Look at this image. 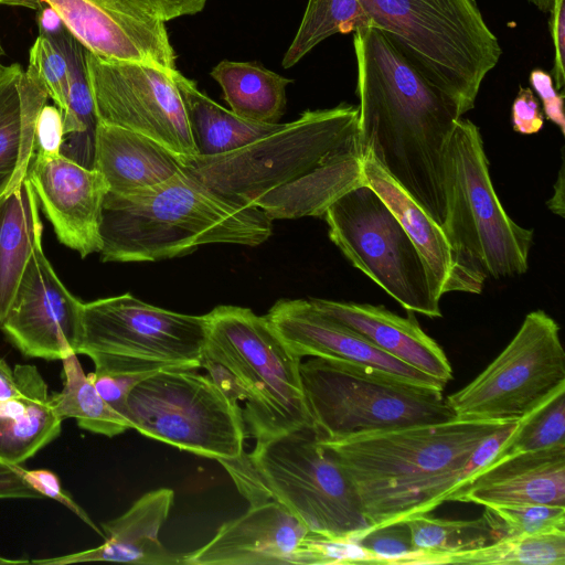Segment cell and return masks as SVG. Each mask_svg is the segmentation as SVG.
Instances as JSON below:
<instances>
[{
	"mask_svg": "<svg viewBox=\"0 0 565 565\" xmlns=\"http://www.w3.org/2000/svg\"><path fill=\"white\" fill-rule=\"evenodd\" d=\"M358 119V105L348 103L306 110L245 147L181 163L222 198L258 207L271 220L323 216L337 199L364 183Z\"/></svg>",
	"mask_w": 565,
	"mask_h": 565,
	"instance_id": "1",
	"label": "cell"
},
{
	"mask_svg": "<svg viewBox=\"0 0 565 565\" xmlns=\"http://www.w3.org/2000/svg\"><path fill=\"white\" fill-rule=\"evenodd\" d=\"M358 146L370 149L440 226L447 217L444 151L461 114L371 21L353 32Z\"/></svg>",
	"mask_w": 565,
	"mask_h": 565,
	"instance_id": "2",
	"label": "cell"
},
{
	"mask_svg": "<svg viewBox=\"0 0 565 565\" xmlns=\"http://www.w3.org/2000/svg\"><path fill=\"white\" fill-rule=\"evenodd\" d=\"M505 422L451 419L319 443L350 479L375 529L445 502L473 449Z\"/></svg>",
	"mask_w": 565,
	"mask_h": 565,
	"instance_id": "3",
	"label": "cell"
},
{
	"mask_svg": "<svg viewBox=\"0 0 565 565\" xmlns=\"http://www.w3.org/2000/svg\"><path fill=\"white\" fill-rule=\"evenodd\" d=\"M271 233L260 209L233 203L182 171L129 195L107 192L99 254L103 262H157L206 244L258 246Z\"/></svg>",
	"mask_w": 565,
	"mask_h": 565,
	"instance_id": "4",
	"label": "cell"
},
{
	"mask_svg": "<svg viewBox=\"0 0 565 565\" xmlns=\"http://www.w3.org/2000/svg\"><path fill=\"white\" fill-rule=\"evenodd\" d=\"M207 321L203 369L232 398L256 443L315 427L301 387L296 355L266 316L248 308L217 306Z\"/></svg>",
	"mask_w": 565,
	"mask_h": 565,
	"instance_id": "5",
	"label": "cell"
},
{
	"mask_svg": "<svg viewBox=\"0 0 565 565\" xmlns=\"http://www.w3.org/2000/svg\"><path fill=\"white\" fill-rule=\"evenodd\" d=\"M221 463L250 505L275 500L312 533L354 542L372 529L353 484L315 427L258 441L250 454Z\"/></svg>",
	"mask_w": 565,
	"mask_h": 565,
	"instance_id": "6",
	"label": "cell"
},
{
	"mask_svg": "<svg viewBox=\"0 0 565 565\" xmlns=\"http://www.w3.org/2000/svg\"><path fill=\"white\" fill-rule=\"evenodd\" d=\"M369 20L434 84L461 116L502 49L476 0H359Z\"/></svg>",
	"mask_w": 565,
	"mask_h": 565,
	"instance_id": "7",
	"label": "cell"
},
{
	"mask_svg": "<svg viewBox=\"0 0 565 565\" xmlns=\"http://www.w3.org/2000/svg\"><path fill=\"white\" fill-rule=\"evenodd\" d=\"M301 387L320 439L455 419L444 390L335 358L301 362Z\"/></svg>",
	"mask_w": 565,
	"mask_h": 565,
	"instance_id": "8",
	"label": "cell"
},
{
	"mask_svg": "<svg viewBox=\"0 0 565 565\" xmlns=\"http://www.w3.org/2000/svg\"><path fill=\"white\" fill-rule=\"evenodd\" d=\"M444 230L462 263L483 278L524 274L533 230L516 224L494 191L479 128L459 117L444 151Z\"/></svg>",
	"mask_w": 565,
	"mask_h": 565,
	"instance_id": "9",
	"label": "cell"
},
{
	"mask_svg": "<svg viewBox=\"0 0 565 565\" xmlns=\"http://www.w3.org/2000/svg\"><path fill=\"white\" fill-rule=\"evenodd\" d=\"M206 332L205 315L170 311L124 294L84 302L77 354L89 356L96 372L199 369Z\"/></svg>",
	"mask_w": 565,
	"mask_h": 565,
	"instance_id": "10",
	"label": "cell"
},
{
	"mask_svg": "<svg viewBox=\"0 0 565 565\" xmlns=\"http://www.w3.org/2000/svg\"><path fill=\"white\" fill-rule=\"evenodd\" d=\"M194 370H160L138 382L127 398L130 428L220 462L241 458L246 428L238 402Z\"/></svg>",
	"mask_w": 565,
	"mask_h": 565,
	"instance_id": "11",
	"label": "cell"
},
{
	"mask_svg": "<svg viewBox=\"0 0 565 565\" xmlns=\"http://www.w3.org/2000/svg\"><path fill=\"white\" fill-rule=\"evenodd\" d=\"M333 244L404 309L441 317L428 267L401 223L366 184L337 199L324 212Z\"/></svg>",
	"mask_w": 565,
	"mask_h": 565,
	"instance_id": "12",
	"label": "cell"
},
{
	"mask_svg": "<svg viewBox=\"0 0 565 565\" xmlns=\"http://www.w3.org/2000/svg\"><path fill=\"white\" fill-rule=\"evenodd\" d=\"M565 385L559 326L529 312L505 349L468 385L448 395L455 419L519 420Z\"/></svg>",
	"mask_w": 565,
	"mask_h": 565,
	"instance_id": "13",
	"label": "cell"
},
{
	"mask_svg": "<svg viewBox=\"0 0 565 565\" xmlns=\"http://www.w3.org/2000/svg\"><path fill=\"white\" fill-rule=\"evenodd\" d=\"M85 57L98 122L145 135L180 161L198 156L174 72L110 61L88 51Z\"/></svg>",
	"mask_w": 565,
	"mask_h": 565,
	"instance_id": "14",
	"label": "cell"
},
{
	"mask_svg": "<svg viewBox=\"0 0 565 565\" xmlns=\"http://www.w3.org/2000/svg\"><path fill=\"white\" fill-rule=\"evenodd\" d=\"M83 306L61 281L41 244L25 267L0 328L24 356L62 360L77 354Z\"/></svg>",
	"mask_w": 565,
	"mask_h": 565,
	"instance_id": "15",
	"label": "cell"
},
{
	"mask_svg": "<svg viewBox=\"0 0 565 565\" xmlns=\"http://www.w3.org/2000/svg\"><path fill=\"white\" fill-rule=\"evenodd\" d=\"M52 8L68 32L94 55L177 71L164 22L132 0H40Z\"/></svg>",
	"mask_w": 565,
	"mask_h": 565,
	"instance_id": "16",
	"label": "cell"
},
{
	"mask_svg": "<svg viewBox=\"0 0 565 565\" xmlns=\"http://www.w3.org/2000/svg\"><path fill=\"white\" fill-rule=\"evenodd\" d=\"M28 179L57 239L83 258L99 253L102 210L108 192L102 173L61 153L36 151Z\"/></svg>",
	"mask_w": 565,
	"mask_h": 565,
	"instance_id": "17",
	"label": "cell"
},
{
	"mask_svg": "<svg viewBox=\"0 0 565 565\" xmlns=\"http://www.w3.org/2000/svg\"><path fill=\"white\" fill-rule=\"evenodd\" d=\"M266 318L301 359L335 358L441 390L447 385L380 350L359 332L320 312L309 299L278 300Z\"/></svg>",
	"mask_w": 565,
	"mask_h": 565,
	"instance_id": "18",
	"label": "cell"
},
{
	"mask_svg": "<svg viewBox=\"0 0 565 565\" xmlns=\"http://www.w3.org/2000/svg\"><path fill=\"white\" fill-rule=\"evenodd\" d=\"M305 523L275 500L220 526L202 547L183 554L184 565H287L308 534Z\"/></svg>",
	"mask_w": 565,
	"mask_h": 565,
	"instance_id": "19",
	"label": "cell"
},
{
	"mask_svg": "<svg viewBox=\"0 0 565 565\" xmlns=\"http://www.w3.org/2000/svg\"><path fill=\"white\" fill-rule=\"evenodd\" d=\"M360 153L364 184L376 192L411 237L439 298L451 291L480 294L484 279L462 263L444 227L386 172L370 149Z\"/></svg>",
	"mask_w": 565,
	"mask_h": 565,
	"instance_id": "20",
	"label": "cell"
},
{
	"mask_svg": "<svg viewBox=\"0 0 565 565\" xmlns=\"http://www.w3.org/2000/svg\"><path fill=\"white\" fill-rule=\"evenodd\" d=\"M446 501L483 507H565V446L521 452L492 461Z\"/></svg>",
	"mask_w": 565,
	"mask_h": 565,
	"instance_id": "21",
	"label": "cell"
},
{
	"mask_svg": "<svg viewBox=\"0 0 565 565\" xmlns=\"http://www.w3.org/2000/svg\"><path fill=\"white\" fill-rule=\"evenodd\" d=\"M309 300L320 312L359 332L393 358L446 384L454 379L445 351L420 328L414 312L401 317L381 305Z\"/></svg>",
	"mask_w": 565,
	"mask_h": 565,
	"instance_id": "22",
	"label": "cell"
},
{
	"mask_svg": "<svg viewBox=\"0 0 565 565\" xmlns=\"http://www.w3.org/2000/svg\"><path fill=\"white\" fill-rule=\"evenodd\" d=\"M173 490L145 493L125 513L102 524V545L68 555L35 559L33 564L66 565L84 562H117L141 565H184L183 554L171 553L159 541V531L173 503Z\"/></svg>",
	"mask_w": 565,
	"mask_h": 565,
	"instance_id": "23",
	"label": "cell"
},
{
	"mask_svg": "<svg viewBox=\"0 0 565 565\" xmlns=\"http://www.w3.org/2000/svg\"><path fill=\"white\" fill-rule=\"evenodd\" d=\"M47 98L32 68L6 65L0 74V201L28 175L36 151V119Z\"/></svg>",
	"mask_w": 565,
	"mask_h": 565,
	"instance_id": "24",
	"label": "cell"
},
{
	"mask_svg": "<svg viewBox=\"0 0 565 565\" xmlns=\"http://www.w3.org/2000/svg\"><path fill=\"white\" fill-rule=\"evenodd\" d=\"M94 169L104 177L108 192L129 195L157 185L183 171L168 148L139 132L98 122Z\"/></svg>",
	"mask_w": 565,
	"mask_h": 565,
	"instance_id": "25",
	"label": "cell"
},
{
	"mask_svg": "<svg viewBox=\"0 0 565 565\" xmlns=\"http://www.w3.org/2000/svg\"><path fill=\"white\" fill-rule=\"evenodd\" d=\"M15 367L21 393L0 401V461L21 465L58 437L62 420L51 406L47 385L38 367Z\"/></svg>",
	"mask_w": 565,
	"mask_h": 565,
	"instance_id": "26",
	"label": "cell"
},
{
	"mask_svg": "<svg viewBox=\"0 0 565 565\" xmlns=\"http://www.w3.org/2000/svg\"><path fill=\"white\" fill-rule=\"evenodd\" d=\"M42 234L39 200L26 175L0 201V324Z\"/></svg>",
	"mask_w": 565,
	"mask_h": 565,
	"instance_id": "27",
	"label": "cell"
},
{
	"mask_svg": "<svg viewBox=\"0 0 565 565\" xmlns=\"http://www.w3.org/2000/svg\"><path fill=\"white\" fill-rule=\"evenodd\" d=\"M183 100L198 156L224 154L264 137L278 124H258L236 116L218 105L196 84L175 71L172 75Z\"/></svg>",
	"mask_w": 565,
	"mask_h": 565,
	"instance_id": "28",
	"label": "cell"
},
{
	"mask_svg": "<svg viewBox=\"0 0 565 565\" xmlns=\"http://www.w3.org/2000/svg\"><path fill=\"white\" fill-rule=\"evenodd\" d=\"M210 75L238 117L258 124H278L286 108V88L291 79L256 62L221 61Z\"/></svg>",
	"mask_w": 565,
	"mask_h": 565,
	"instance_id": "29",
	"label": "cell"
},
{
	"mask_svg": "<svg viewBox=\"0 0 565 565\" xmlns=\"http://www.w3.org/2000/svg\"><path fill=\"white\" fill-rule=\"evenodd\" d=\"M57 44L67 61L66 109L63 113L64 140L60 153L94 169L98 119L88 82L85 47L66 29Z\"/></svg>",
	"mask_w": 565,
	"mask_h": 565,
	"instance_id": "30",
	"label": "cell"
},
{
	"mask_svg": "<svg viewBox=\"0 0 565 565\" xmlns=\"http://www.w3.org/2000/svg\"><path fill=\"white\" fill-rule=\"evenodd\" d=\"M397 564L565 565V531L501 537L484 546L455 553L414 552Z\"/></svg>",
	"mask_w": 565,
	"mask_h": 565,
	"instance_id": "31",
	"label": "cell"
},
{
	"mask_svg": "<svg viewBox=\"0 0 565 565\" xmlns=\"http://www.w3.org/2000/svg\"><path fill=\"white\" fill-rule=\"evenodd\" d=\"M63 388L50 395L54 413L63 422L75 418L77 425L90 433L114 437L130 428L126 418L115 412L99 395L77 359H62Z\"/></svg>",
	"mask_w": 565,
	"mask_h": 565,
	"instance_id": "32",
	"label": "cell"
},
{
	"mask_svg": "<svg viewBox=\"0 0 565 565\" xmlns=\"http://www.w3.org/2000/svg\"><path fill=\"white\" fill-rule=\"evenodd\" d=\"M415 552L446 554L478 548L502 537L487 510L475 520H445L422 514L406 521Z\"/></svg>",
	"mask_w": 565,
	"mask_h": 565,
	"instance_id": "33",
	"label": "cell"
},
{
	"mask_svg": "<svg viewBox=\"0 0 565 565\" xmlns=\"http://www.w3.org/2000/svg\"><path fill=\"white\" fill-rule=\"evenodd\" d=\"M367 22L359 0H308L298 31L284 55L282 66H294L327 38L353 33Z\"/></svg>",
	"mask_w": 565,
	"mask_h": 565,
	"instance_id": "34",
	"label": "cell"
},
{
	"mask_svg": "<svg viewBox=\"0 0 565 565\" xmlns=\"http://www.w3.org/2000/svg\"><path fill=\"white\" fill-rule=\"evenodd\" d=\"M557 446H565V385L518 420L492 461Z\"/></svg>",
	"mask_w": 565,
	"mask_h": 565,
	"instance_id": "35",
	"label": "cell"
},
{
	"mask_svg": "<svg viewBox=\"0 0 565 565\" xmlns=\"http://www.w3.org/2000/svg\"><path fill=\"white\" fill-rule=\"evenodd\" d=\"M502 537L565 531V507L516 504L484 507Z\"/></svg>",
	"mask_w": 565,
	"mask_h": 565,
	"instance_id": "36",
	"label": "cell"
},
{
	"mask_svg": "<svg viewBox=\"0 0 565 565\" xmlns=\"http://www.w3.org/2000/svg\"><path fill=\"white\" fill-rule=\"evenodd\" d=\"M40 77L49 97L62 111L66 109L67 61L57 44L39 35L29 53V66Z\"/></svg>",
	"mask_w": 565,
	"mask_h": 565,
	"instance_id": "37",
	"label": "cell"
},
{
	"mask_svg": "<svg viewBox=\"0 0 565 565\" xmlns=\"http://www.w3.org/2000/svg\"><path fill=\"white\" fill-rule=\"evenodd\" d=\"M353 543L373 557L372 564H396L415 552L406 522L370 529Z\"/></svg>",
	"mask_w": 565,
	"mask_h": 565,
	"instance_id": "38",
	"label": "cell"
},
{
	"mask_svg": "<svg viewBox=\"0 0 565 565\" xmlns=\"http://www.w3.org/2000/svg\"><path fill=\"white\" fill-rule=\"evenodd\" d=\"M152 373H109L88 374L103 399L119 415L126 418L127 398L132 387Z\"/></svg>",
	"mask_w": 565,
	"mask_h": 565,
	"instance_id": "39",
	"label": "cell"
},
{
	"mask_svg": "<svg viewBox=\"0 0 565 565\" xmlns=\"http://www.w3.org/2000/svg\"><path fill=\"white\" fill-rule=\"evenodd\" d=\"M518 420H508L503 426L487 436L471 452L459 475L452 491L462 488L475 475L487 467L514 430ZM451 491V492H452Z\"/></svg>",
	"mask_w": 565,
	"mask_h": 565,
	"instance_id": "40",
	"label": "cell"
},
{
	"mask_svg": "<svg viewBox=\"0 0 565 565\" xmlns=\"http://www.w3.org/2000/svg\"><path fill=\"white\" fill-rule=\"evenodd\" d=\"M512 128L521 135L539 132L544 125V114L532 88L521 87L511 108Z\"/></svg>",
	"mask_w": 565,
	"mask_h": 565,
	"instance_id": "41",
	"label": "cell"
},
{
	"mask_svg": "<svg viewBox=\"0 0 565 565\" xmlns=\"http://www.w3.org/2000/svg\"><path fill=\"white\" fill-rule=\"evenodd\" d=\"M530 84L542 102L544 116L564 135V95L555 88L551 74L542 68H534L530 74Z\"/></svg>",
	"mask_w": 565,
	"mask_h": 565,
	"instance_id": "42",
	"label": "cell"
},
{
	"mask_svg": "<svg viewBox=\"0 0 565 565\" xmlns=\"http://www.w3.org/2000/svg\"><path fill=\"white\" fill-rule=\"evenodd\" d=\"M63 140V114L56 106H50L46 104L41 109L36 119V151L43 153H60Z\"/></svg>",
	"mask_w": 565,
	"mask_h": 565,
	"instance_id": "43",
	"label": "cell"
},
{
	"mask_svg": "<svg viewBox=\"0 0 565 565\" xmlns=\"http://www.w3.org/2000/svg\"><path fill=\"white\" fill-rule=\"evenodd\" d=\"M550 32L554 45L552 78L557 90L565 85V0H553L550 9Z\"/></svg>",
	"mask_w": 565,
	"mask_h": 565,
	"instance_id": "44",
	"label": "cell"
},
{
	"mask_svg": "<svg viewBox=\"0 0 565 565\" xmlns=\"http://www.w3.org/2000/svg\"><path fill=\"white\" fill-rule=\"evenodd\" d=\"M41 499L30 483V470L0 461V499Z\"/></svg>",
	"mask_w": 565,
	"mask_h": 565,
	"instance_id": "45",
	"label": "cell"
},
{
	"mask_svg": "<svg viewBox=\"0 0 565 565\" xmlns=\"http://www.w3.org/2000/svg\"><path fill=\"white\" fill-rule=\"evenodd\" d=\"M152 17L166 22L203 10L207 0H132Z\"/></svg>",
	"mask_w": 565,
	"mask_h": 565,
	"instance_id": "46",
	"label": "cell"
},
{
	"mask_svg": "<svg viewBox=\"0 0 565 565\" xmlns=\"http://www.w3.org/2000/svg\"><path fill=\"white\" fill-rule=\"evenodd\" d=\"M38 24L39 35H43L50 40L58 38L66 30V26L57 13L45 4L38 11Z\"/></svg>",
	"mask_w": 565,
	"mask_h": 565,
	"instance_id": "47",
	"label": "cell"
},
{
	"mask_svg": "<svg viewBox=\"0 0 565 565\" xmlns=\"http://www.w3.org/2000/svg\"><path fill=\"white\" fill-rule=\"evenodd\" d=\"M21 377L18 369L12 370L7 362L0 358V401L17 396L21 393Z\"/></svg>",
	"mask_w": 565,
	"mask_h": 565,
	"instance_id": "48",
	"label": "cell"
},
{
	"mask_svg": "<svg viewBox=\"0 0 565 565\" xmlns=\"http://www.w3.org/2000/svg\"><path fill=\"white\" fill-rule=\"evenodd\" d=\"M564 163H562L556 182L554 184V192L551 199L546 202V206L554 214L564 217Z\"/></svg>",
	"mask_w": 565,
	"mask_h": 565,
	"instance_id": "49",
	"label": "cell"
},
{
	"mask_svg": "<svg viewBox=\"0 0 565 565\" xmlns=\"http://www.w3.org/2000/svg\"><path fill=\"white\" fill-rule=\"evenodd\" d=\"M0 4L11 7H22L31 10L39 11L43 4L40 0H0Z\"/></svg>",
	"mask_w": 565,
	"mask_h": 565,
	"instance_id": "50",
	"label": "cell"
},
{
	"mask_svg": "<svg viewBox=\"0 0 565 565\" xmlns=\"http://www.w3.org/2000/svg\"><path fill=\"white\" fill-rule=\"evenodd\" d=\"M542 12H550L553 0H527Z\"/></svg>",
	"mask_w": 565,
	"mask_h": 565,
	"instance_id": "51",
	"label": "cell"
},
{
	"mask_svg": "<svg viewBox=\"0 0 565 565\" xmlns=\"http://www.w3.org/2000/svg\"><path fill=\"white\" fill-rule=\"evenodd\" d=\"M30 563L28 559H9L3 556H0V565L3 564H28Z\"/></svg>",
	"mask_w": 565,
	"mask_h": 565,
	"instance_id": "52",
	"label": "cell"
},
{
	"mask_svg": "<svg viewBox=\"0 0 565 565\" xmlns=\"http://www.w3.org/2000/svg\"><path fill=\"white\" fill-rule=\"evenodd\" d=\"M3 55H4V51H3L2 45H1V43H0V74H1V72H2V71L4 70V67H6V65H3V64L1 63V57H2Z\"/></svg>",
	"mask_w": 565,
	"mask_h": 565,
	"instance_id": "53",
	"label": "cell"
}]
</instances>
